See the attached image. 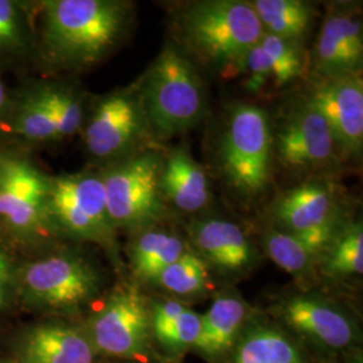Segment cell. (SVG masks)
I'll return each instance as SVG.
<instances>
[{
	"instance_id": "6da1fadb",
	"label": "cell",
	"mask_w": 363,
	"mask_h": 363,
	"mask_svg": "<svg viewBox=\"0 0 363 363\" xmlns=\"http://www.w3.org/2000/svg\"><path fill=\"white\" fill-rule=\"evenodd\" d=\"M177 42L198 67L238 76L250 49L264 35L255 10L242 0H201L174 15Z\"/></svg>"
},
{
	"instance_id": "7a4b0ae2",
	"label": "cell",
	"mask_w": 363,
	"mask_h": 363,
	"mask_svg": "<svg viewBox=\"0 0 363 363\" xmlns=\"http://www.w3.org/2000/svg\"><path fill=\"white\" fill-rule=\"evenodd\" d=\"M45 10V46L52 61L66 67L97 64L132 22L130 3L116 0H52Z\"/></svg>"
},
{
	"instance_id": "3957f363",
	"label": "cell",
	"mask_w": 363,
	"mask_h": 363,
	"mask_svg": "<svg viewBox=\"0 0 363 363\" xmlns=\"http://www.w3.org/2000/svg\"><path fill=\"white\" fill-rule=\"evenodd\" d=\"M151 136L159 140L193 130L206 115L203 79L175 43H166L138 82Z\"/></svg>"
},
{
	"instance_id": "277c9868",
	"label": "cell",
	"mask_w": 363,
	"mask_h": 363,
	"mask_svg": "<svg viewBox=\"0 0 363 363\" xmlns=\"http://www.w3.org/2000/svg\"><path fill=\"white\" fill-rule=\"evenodd\" d=\"M272 123L256 104L234 105L220 130L217 162L220 178L240 201L252 203L267 193L273 164Z\"/></svg>"
},
{
	"instance_id": "5b68a950",
	"label": "cell",
	"mask_w": 363,
	"mask_h": 363,
	"mask_svg": "<svg viewBox=\"0 0 363 363\" xmlns=\"http://www.w3.org/2000/svg\"><path fill=\"white\" fill-rule=\"evenodd\" d=\"M163 155L155 148H142L101 175L113 228L144 230L164 218L169 206L160 189Z\"/></svg>"
},
{
	"instance_id": "8992f818",
	"label": "cell",
	"mask_w": 363,
	"mask_h": 363,
	"mask_svg": "<svg viewBox=\"0 0 363 363\" xmlns=\"http://www.w3.org/2000/svg\"><path fill=\"white\" fill-rule=\"evenodd\" d=\"M272 132L273 160L292 175L320 178L343 160L325 118L303 96L286 106Z\"/></svg>"
},
{
	"instance_id": "52a82bcc",
	"label": "cell",
	"mask_w": 363,
	"mask_h": 363,
	"mask_svg": "<svg viewBox=\"0 0 363 363\" xmlns=\"http://www.w3.org/2000/svg\"><path fill=\"white\" fill-rule=\"evenodd\" d=\"M274 229L298 234L322 253L343 228V202L335 184L312 178L280 195L271 208Z\"/></svg>"
},
{
	"instance_id": "ba28073f",
	"label": "cell",
	"mask_w": 363,
	"mask_h": 363,
	"mask_svg": "<svg viewBox=\"0 0 363 363\" xmlns=\"http://www.w3.org/2000/svg\"><path fill=\"white\" fill-rule=\"evenodd\" d=\"M99 274L89 262L60 255L31 262L21 276L23 296L33 304L55 310L76 308L97 292Z\"/></svg>"
},
{
	"instance_id": "9c48e42d",
	"label": "cell",
	"mask_w": 363,
	"mask_h": 363,
	"mask_svg": "<svg viewBox=\"0 0 363 363\" xmlns=\"http://www.w3.org/2000/svg\"><path fill=\"white\" fill-rule=\"evenodd\" d=\"M151 135L139 97L138 84L104 97L93 111L85 130V144L99 159L125 157L142 148Z\"/></svg>"
},
{
	"instance_id": "30bf717a",
	"label": "cell",
	"mask_w": 363,
	"mask_h": 363,
	"mask_svg": "<svg viewBox=\"0 0 363 363\" xmlns=\"http://www.w3.org/2000/svg\"><path fill=\"white\" fill-rule=\"evenodd\" d=\"M48 213L81 238L109 241L113 225L108 216L103 178L93 174L65 175L50 182Z\"/></svg>"
},
{
	"instance_id": "8fae6325",
	"label": "cell",
	"mask_w": 363,
	"mask_h": 363,
	"mask_svg": "<svg viewBox=\"0 0 363 363\" xmlns=\"http://www.w3.org/2000/svg\"><path fill=\"white\" fill-rule=\"evenodd\" d=\"M303 97L325 118L343 159L362 155V74L312 78Z\"/></svg>"
},
{
	"instance_id": "7c38bea8",
	"label": "cell",
	"mask_w": 363,
	"mask_h": 363,
	"mask_svg": "<svg viewBox=\"0 0 363 363\" xmlns=\"http://www.w3.org/2000/svg\"><path fill=\"white\" fill-rule=\"evenodd\" d=\"M363 26L358 7L335 4L319 28L308 69L313 78L362 74Z\"/></svg>"
},
{
	"instance_id": "4fadbf2b",
	"label": "cell",
	"mask_w": 363,
	"mask_h": 363,
	"mask_svg": "<svg viewBox=\"0 0 363 363\" xmlns=\"http://www.w3.org/2000/svg\"><path fill=\"white\" fill-rule=\"evenodd\" d=\"M151 316L145 300L135 288L115 292L91 325L93 343L115 357H133L148 342Z\"/></svg>"
},
{
	"instance_id": "5bb4252c",
	"label": "cell",
	"mask_w": 363,
	"mask_h": 363,
	"mask_svg": "<svg viewBox=\"0 0 363 363\" xmlns=\"http://www.w3.org/2000/svg\"><path fill=\"white\" fill-rule=\"evenodd\" d=\"M308 70L304 45L265 34L247 52L238 76L255 96L286 89Z\"/></svg>"
},
{
	"instance_id": "9a60e30c",
	"label": "cell",
	"mask_w": 363,
	"mask_h": 363,
	"mask_svg": "<svg viewBox=\"0 0 363 363\" xmlns=\"http://www.w3.org/2000/svg\"><path fill=\"white\" fill-rule=\"evenodd\" d=\"M50 182L28 162L11 159L0 166V217L21 233L34 232L48 213Z\"/></svg>"
},
{
	"instance_id": "2e32d148",
	"label": "cell",
	"mask_w": 363,
	"mask_h": 363,
	"mask_svg": "<svg viewBox=\"0 0 363 363\" xmlns=\"http://www.w3.org/2000/svg\"><path fill=\"white\" fill-rule=\"evenodd\" d=\"M189 235L198 256L222 272H244L253 264L255 247L245 230L234 220L205 217L190 225Z\"/></svg>"
},
{
	"instance_id": "e0dca14e",
	"label": "cell",
	"mask_w": 363,
	"mask_h": 363,
	"mask_svg": "<svg viewBox=\"0 0 363 363\" xmlns=\"http://www.w3.org/2000/svg\"><path fill=\"white\" fill-rule=\"evenodd\" d=\"M280 311L286 325L325 347L342 349L354 340L350 319L322 298L292 296L281 304Z\"/></svg>"
},
{
	"instance_id": "ac0fdd59",
	"label": "cell",
	"mask_w": 363,
	"mask_h": 363,
	"mask_svg": "<svg viewBox=\"0 0 363 363\" xmlns=\"http://www.w3.org/2000/svg\"><path fill=\"white\" fill-rule=\"evenodd\" d=\"M160 189L167 206L187 214L202 211L211 201L208 174L184 147L163 155Z\"/></svg>"
},
{
	"instance_id": "d6986e66",
	"label": "cell",
	"mask_w": 363,
	"mask_h": 363,
	"mask_svg": "<svg viewBox=\"0 0 363 363\" xmlns=\"http://www.w3.org/2000/svg\"><path fill=\"white\" fill-rule=\"evenodd\" d=\"M27 363H93L91 342L73 328L46 325L33 330L25 340Z\"/></svg>"
},
{
	"instance_id": "ffe728a7",
	"label": "cell",
	"mask_w": 363,
	"mask_h": 363,
	"mask_svg": "<svg viewBox=\"0 0 363 363\" xmlns=\"http://www.w3.org/2000/svg\"><path fill=\"white\" fill-rule=\"evenodd\" d=\"M265 34L304 45L310 35L316 6L304 0H253L249 1Z\"/></svg>"
},
{
	"instance_id": "44dd1931",
	"label": "cell",
	"mask_w": 363,
	"mask_h": 363,
	"mask_svg": "<svg viewBox=\"0 0 363 363\" xmlns=\"http://www.w3.org/2000/svg\"><path fill=\"white\" fill-rule=\"evenodd\" d=\"M247 316V306L233 294L220 295L208 311L201 316V334L195 347L216 355L233 345L237 333Z\"/></svg>"
},
{
	"instance_id": "7402d4cb",
	"label": "cell",
	"mask_w": 363,
	"mask_h": 363,
	"mask_svg": "<svg viewBox=\"0 0 363 363\" xmlns=\"http://www.w3.org/2000/svg\"><path fill=\"white\" fill-rule=\"evenodd\" d=\"M181 237L155 226L144 229L132 247V265L144 280H155L157 274L184 253Z\"/></svg>"
},
{
	"instance_id": "603a6c76",
	"label": "cell",
	"mask_w": 363,
	"mask_h": 363,
	"mask_svg": "<svg viewBox=\"0 0 363 363\" xmlns=\"http://www.w3.org/2000/svg\"><path fill=\"white\" fill-rule=\"evenodd\" d=\"M234 363H306L291 340L271 328L247 334L238 346Z\"/></svg>"
},
{
	"instance_id": "cb8c5ba5",
	"label": "cell",
	"mask_w": 363,
	"mask_h": 363,
	"mask_svg": "<svg viewBox=\"0 0 363 363\" xmlns=\"http://www.w3.org/2000/svg\"><path fill=\"white\" fill-rule=\"evenodd\" d=\"M264 247L273 262L283 271L298 276L311 269L322 252L298 234L271 229L265 234Z\"/></svg>"
},
{
	"instance_id": "d4e9b609",
	"label": "cell",
	"mask_w": 363,
	"mask_h": 363,
	"mask_svg": "<svg viewBox=\"0 0 363 363\" xmlns=\"http://www.w3.org/2000/svg\"><path fill=\"white\" fill-rule=\"evenodd\" d=\"M323 269L333 277H349L363 272L362 222L345 223L322 255Z\"/></svg>"
},
{
	"instance_id": "484cf974",
	"label": "cell",
	"mask_w": 363,
	"mask_h": 363,
	"mask_svg": "<svg viewBox=\"0 0 363 363\" xmlns=\"http://www.w3.org/2000/svg\"><path fill=\"white\" fill-rule=\"evenodd\" d=\"M206 262L193 252L186 250L179 259L157 274V281L175 295H194L208 284Z\"/></svg>"
},
{
	"instance_id": "4316f807",
	"label": "cell",
	"mask_w": 363,
	"mask_h": 363,
	"mask_svg": "<svg viewBox=\"0 0 363 363\" xmlns=\"http://www.w3.org/2000/svg\"><path fill=\"white\" fill-rule=\"evenodd\" d=\"M16 132L37 142L58 139L52 109L43 91L25 103L16 118Z\"/></svg>"
},
{
	"instance_id": "83f0119b",
	"label": "cell",
	"mask_w": 363,
	"mask_h": 363,
	"mask_svg": "<svg viewBox=\"0 0 363 363\" xmlns=\"http://www.w3.org/2000/svg\"><path fill=\"white\" fill-rule=\"evenodd\" d=\"M43 94L50 105L58 139L73 135L82 124V108L72 91L45 89Z\"/></svg>"
},
{
	"instance_id": "f1b7e54d",
	"label": "cell",
	"mask_w": 363,
	"mask_h": 363,
	"mask_svg": "<svg viewBox=\"0 0 363 363\" xmlns=\"http://www.w3.org/2000/svg\"><path fill=\"white\" fill-rule=\"evenodd\" d=\"M157 339L172 349L195 346L201 334V315L187 308L169 325L155 331Z\"/></svg>"
},
{
	"instance_id": "f546056e",
	"label": "cell",
	"mask_w": 363,
	"mask_h": 363,
	"mask_svg": "<svg viewBox=\"0 0 363 363\" xmlns=\"http://www.w3.org/2000/svg\"><path fill=\"white\" fill-rule=\"evenodd\" d=\"M22 40V27L16 7L11 1L0 0V48H13Z\"/></svg>"
},
{
	"instance_id": "4dcf8cb0",
	"label": "cell",
	"mask_w": 363,
	"mask_h": 363,
	"mask_svg": "<svg viewBox=\"0 0 363 363\" xmlns=\"http://www.w3.org/2000/svg\"><path fill=\"white\" fill-rule=\"evenodd\" d=\"M186 310H187V307L184 304H182L179 301H174V300L156 304L154 313H152V320H151L154 331L169 325L177 318H179Z\"/></svg>"
},
{
	"instance_id": "1f68e13d",
	"label": "cell",
	"mask_w": 363,
	"mask_h": 363,
	"mask_svg": "<svg viewBox=\"0 0 363 363\" xmlns=\"http://www.w3.org/2000/svg\"><path fill=\"white\" fill-rule=\"evenodd\" d=\"M13 286V267L7 255L0 249V308L7 303Z\"/></svg>"
},
{
	"instance_id": "d6a6232c",
	"label": "cell",
	"mask_w": 363,
	"mask_h": 363,
	"mask_svg": "<svg viewBox=\"0 0 363 363\" xmlns=\"http://www.w3.org/2000/svg\"><path fill=\"white\" fill-rule=\"evenodd\" d=\"M6 104V91H4V86L0 81V112L3 111V106Z\"/></svg>"
},
{
	"instance_id": "836d02e7",
	"label": "cell",
	"mask_w": 363,
	"mask_h": 363,
	"mask_svg": "<svg viewBox=\"0 0 363 363\" xmlns=\"http://www.w3.org/2000/svg\"><path fill=\"white\" fill-rule=\"evenodd\" d=\"M347 363H363L362 357H361V355H355V357L351 358L350 361Z\"/></svg>"
}]
</instances>
